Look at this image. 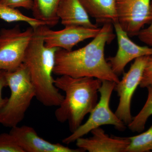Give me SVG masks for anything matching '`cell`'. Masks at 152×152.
Masks as SVG:
<instances>
[{"mask_svg": "<svg viewBox=\"0 0 152 152\" xmlns=\"http://www.w3.org/2000/svg\"><path fill=\"white\" fill-rule=\"evenodd\" d=\"M57 15L62 24L65 27H98L91 21L90 16L80 0H62L57 10Z\"/></svg>", "mask_w": 152, "mask_h": 152, "instance_id": "4fadbf2b", "label": "cell"}, {"mask_svg": "<svg viewBox=\"0 0 152 152\" xmlns=\"http://www.w3.org/2000/svg\"><path fill=\"white\" fill-rule=\"evenodd\" d=\"M102 81L93 77L75 78L60 76L54 80L55 86L65 93L64 98L56 110L58 121H68L72 133L82 124L98 103V93Z\"/></svg>", "mask_w": 152, "mask_h": 152, "instance_id": "7a4b0ae2", "label": "cell"}, {"mask_svg": "<svg viewBox=\"0 0 152 152\" xmlns=\"http://www.w3.org/2000/svg\"><path fill=\"white\" fill-rule=\"evenodd\" d=\"M92 136L76 140V145L84 151L126 152L130 142L129 137L109 136L101 127L91 131Z\"/></svg>", "mask_w": 152, "mask_h": 152, "instance_id": "7c38bea8", "label": "cell"}, {"mask_svg": "<svg viewBox=\"0 0 152 152\" xmlns=\"http://www.w3.org/2000/svg\"><path fill=\"white\" fill-rule=\"evenodd\" d=\"M150 86H152V55L148 56L140 84L142 88H147Z\"/></svg>", "mask_w": 152, "mask_h": 152, "instance_id": "ffe728a7", "label": "cell"}, {"mask_svg": "<svg viewBox=\"0 0 152 152\" xmlns=\"http://www.w3.org/2000/svg\"><path fill=\"white\" fill-rule=\"evenodd\" d=\"M116 37L113 25H103L100 31L86 45L75 50L58 48L56 53L53 74L75 78L93 77L118 83V76L112 70L105 58L106 45Z\"/></svg>", "mask_w": 152, "mask_h": 152, "instance_id": "6da1fadb", "label": "cell"}, {"mask_svg": "<svg viewBox=\"0 0 152 152\" xmlns=\"http://www.w3.org/2000/svg\"><path fill=\"white\" fill-rule=\"evenodd\" d=\"M6 71H0V112L5 105L8 100V98H4L2 97L3 89L8 86L6 79Z\"/></svg>", "mask_w": 152, "mask_h": 152, "instance_id": "603a6c76", "label": "cell"}, {"mask_svg": "<svg viewBox=\"0 0 152 152\" xmlns=\"http://www.w3.org/2000/svg\"><path fill=\"white\" fill-rule=\"evenodd\" d=\"M148 96L146 102L138 114L133 118L128 127L134 132H141L145 129L148 119L152 115V86L147 87Z\"/></svg>", "mask_w": 152, "mask_h": 152, "instance_id": "e0dca14e", "label": "cell"}, {"mask_svg": "<svg viewBox=\"0 0 152 152\" xmlns=\"http://www.w3.org/2000/svg\"><path fill=\"white\" fill-rule=\"evenodd\" d=\"M99 93L100 97L95 107L90 113L88 119L82 124L75 132L63 139V143L69 145L75 142L77 139L91 132L94 129L103 125H112L118 131L123 132L126 129V125L113 113L110 108V104L113 91L116 83L108 80H102Z\"/></svg>", "mask_w": 152, "mask_h": 152, "instance_id": "5b68a950", "label": "cell"}, {"mask_svg": "<svg viewBox=\"0 0 152 152\" xmlns=\"http://www.w3.org/2000/svg\"><path fill=\"white\" fill-rule=\"evenodd\" d=\"M129 138L130 142L126 152H152V125L144 132Z\"/></svg>", "mask_w": 152, "mask_h": 152, "instance_id": "ac0fdd59", "label": "cell"}, {"mask_svg": "<svg viewBox=\"0 0 152 152\" xmlns=\"http://www.w3.org/2000/svg\"><path fill=\"white\" fill-rule=\"evenodd\" d=\"M118 42V50L115 56L107 59L112 70L118 76L124 73L127 65L139 57L152 55V47L139 45L131 40L118 23L113 24Z\"/></svg>", "mask_w": 152, "mask_h": 152, "instance_id": "30bf717a", "label": "cell"}, {"mask_svg": "<svg viewBox=\"0 0 152 152\" xmlns=\"http://www.w3.org/2000/svg\"><path fill=\"white\" fill-rule=\"evenodd\" d=\"M10 133L25 152H83L78 148L72 149L60 143H53L38 135L34 128L28 126L12 128Z\"/></svg>", "mask_w": 152, "mask_h": 152, "instance_id": "8fae6325", "label": "cell"}, {"mask_svg": "<svg viewBox=\"0 0 152 152\" xmlns=\"http://www.w3.org/2000/svg\"><path fill=\"white\" fill-rule=\"evenodd\" d=\"M33 18L47 26H54L60 20L57 10L62 0H32Z\"/></svg>", "mask_w": 152, "mask_h": 152, "instance_id": "9a60e30c", "label": "cell"}, {"mask_svg": "<svg viewBox=\"0 0 152 152\" xmlns=\"http://www.w3.org/2000/svg\"><path fill=\"white\" fill-rule=\"evenodd\" d=\"M0 152H25L10 133L0 134Z\"/></svg>", "mask_w": 152, "mask_h": 152, "instance_id": "d6986e66", "label": "cell"}, {"mask_svg": "<svg viewBox=\"0 0 152 152\" xmlns=\"http://www.w3.org/2000/svg\"><path fill=\"white\" fill-rule=\"evenodd\" d=\"M6 77L11 94L0 112V124L12 128L23 120L33 99L36 97V91L24 64L15 70L6 72Z\"/></svg>", "mask_w": 152, "mask_h": 152, "instance_id": "277c9868", "label": "cell"}, {"mask_svg": "<svg viewBox=\"0 0 152 152\" xmlns=\"http://www.w3.org/2000/svg\"><path fill=\"white\" fill-rule=\"evenodd\" d=\"M118 23L129 37L137 36L152 20L151 0H117Z\"/></svg>", "mask_w": 152, "mask_h": 152, "instance_id": "52a82bcc", "label": "cell"}, {"mask_svg": "<svg viewBox=\"0 0 152 152\" xmlns=\"http://www.w3.org/2000/svg\"><path fill=\"white\" fill-rule=\"evenodd\" d=\"M59 31H54L43 25L38 27L48 48H57L72 50L79 43L94 38L100 31L101 28H87L81 26H70Z\"/></svg>", "mask_w": 152, "mask_h": 152, "instance_id": "9c48e42d", "label": "cell"}, {"mask_svg": "<svg viewBox=\"0 0 152 152\" xmlns=\"http://www.w3.org/2000/svg\"><path fill=\"white\" fill-rule=\"evenodd\" d=\"M90 16L97 24H114L118 23L117 0H80Z\"/></svg>", "mask_w": 152, "mask_h": 152, "instance_id": "5bb4252c", "label": "cell"}, {"mask_svg": "<svg viewBox=\"0 0 152 152\" xmlns=\"http://www.w3.org/2000/svg\"><path fill=\"white\" fill-rule=\"evenodd\" d=\"M0 3L15 8L31 10L33 6L32 0H0Z\"/></svg>", "mask_w": 152, "mask_h": 152, "instance_id": "44dd1931", "label": "cell"}, {"mask_svg": "<svg viewBox=\"0 0 152 152\" xmlns=\"http://www.w3.org/2000/svg\"><path fill=\"white\" fill-rule=\"evenodd\" d=\"M34 29V35L23 64L35 90L36 99L45 107H58L64 98L55 86L53 77L56 52L58 48L46 46L38 27Z\"/></svg>", "mask_w": 152, "mask_h": 152, "instance_id": "3957f363", "label": "cell"}, {"mask_svg": "<svg viewBox=\"0 0 152 152\" xmlns=\"http://www.w3.org/2000/svg\"><path fill=\"white\" fill-rule=\"evenodd\" d=\"M148 56L137 58L129 69L124 73L121 80L117 83L115 90L119 97V102L115 114L126 125L132 122L133 117L131 104L134 93L140 86Z\"/></svg>", "mask_w": 152, "mask_h": 152, "instance_id": "ba28073f", "label": "cell"}, {"mask_svg": "<svg viewBox=\"0 0 152 152\" xmlns=\"http://www.w3.org/2000/svg\"><path fill=\"white\" fill-rule=\"evenodd\" d=\"M151 4L152 6V0ZM137 36L142 42L148 46L152 47V20L149 26L141 30Z\"/></svg>", "mask_w": 152, "mask_h": 152, "instance_id": "7402d4cb", "label": "cell"}, {"mask_svg": "<svg viewBox=\"0 0 152 152\" xmlns=\"http://www.w3.org/2000/svg\"><path fill=\"white\" fill-rule=\"evenodd\" d=\"M0 19L7 23L22 22L27 23L33 28L45 25L44 23L22 13L17 8L0 3Z\"/></svg>", "mask_w": 152, "mask_h": 152, "instance_id": "2e32d148", "label": "cell"}, {"mask_svg": "<svg viewBox=\"0 0 152 152\" xmlns=\"http://www.w3.org/2000/svg\"><path fill=\"white\" fill-rule=\"evenodd\" d=\"M31 27L22 31L19 26L0 30V71L15 70L23 64L34 35Z\"/></svg>", "mask_w": 152, "mask_h": 152, "instance_id": "8992f818", "label": "cell"}]
</instances>
